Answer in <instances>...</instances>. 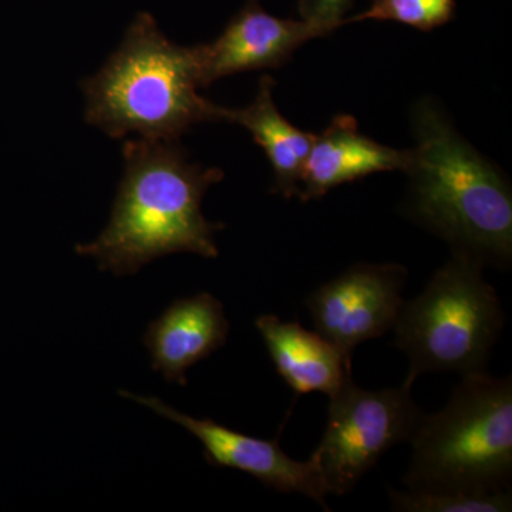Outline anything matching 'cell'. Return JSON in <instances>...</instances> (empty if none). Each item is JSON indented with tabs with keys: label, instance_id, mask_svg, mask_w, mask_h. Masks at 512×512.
I'll return each instance as SVG.
<instances>
[{
	"label": "cell",
	"instance_id": "obj_11",
	"mask_svg": "<svg viewBox=\"0 0 512 512\" xmlns=\"http://www.w3.org/2000/svg\"><path fill=\"white\" fill-rule=\"evenodd\" d=\"M412 150L383 146L360 133L352 116L339 114L315 136L303 167L302 201L318 200L332 188L383 171H409Z\"/></svg>",
	"mask_w": 512,
	"mask_h": 512
},
{
	"label": "cell",
	"instance_id": "obj_1",
	"mask_svg": "<svg viewBox=\"0 0 512 512\" xmlns=\"http://www.w3.org/2000/svg\"><path fill=\"white\" fill-rule=\"evenodd\" d=\"M123 157L109 224L94 241L77 245L76 254L117 276L178 252L217 258L215 234L225 225L208 221L201 205L224 171L191 163L178 141L126 140Z\"/></svg>",
	"mask_w": 512,
	"mask_h": 512
},
{
	"label": "cell",
	"instance_id": "obj_6",
	"mask_svg": "<svg viewBox=\"0 0 512 512\" xmlns=\"http://www.w3.org/2000/svg\"><path fill=\"white\" fill-rule=\"evenodd\" d=\"M413 380L397 389L365 390L349 377L329 397L328 423L312 454L328 495H345L387 450L412 440L423 419L412 397Z\"/></svg>",
	"mask_w": 512,
	"mask_h": 512
},
{
	"label": "cell",
	"instance_id": "obj_7",
	"mask_svg": "<svg viewBox=\"0 0 512 512\" xmlns=\"http://www.w3.org/2000/svg\"><path fill=\"white\" fill-rule=\"evenodd\" d=\"M406 274L402 265L360 264L319 286L306 299L318 333L350 360L357 346L394 328Z\"/></svg>",
	"mask_w": 512,
	"mask_h": 512
},
{
	"label": "cell",
	"instance_id": "obj_4",
	"mask_svg": "<svg viewBox=\"0 0 512 512\" xmlns=\"http://www.w3.org/2000/svg\"><path fill=\"white\" fill-rule=\"evenodd\" d=\"M407 490L487 494L510 490L512 382L485 370L463 375L440 412L412 437Z\"/></svg>",
	"mask_w": 512,
	"mask_h": 512
},
{
	"label": "cell",
	"instance_id": "obj_15",
	"mask_svg": "<svg viewBox=\"0 0 512 512\" xmlns=\"http://www.w3.org/2000/svg\"><path fill=\"white\" fill-rule=\"evenodd\" d=\"M456 0H372L370 8L343 20L348 23L363 20H393L410 28L430 32L454 18Z\"/></svg>",
	"mask_w": 512,
	"mask_h": 512
},
{
	"label": "cell",
	"instance_id": "obj_3",
	"mask_svg": "<svg viewBox=\"0 0 512 512\" xmlns=\"http://www.w3.org/2000/svg\"><path fill=\"white\" fill-rule=\"evenodd\" d=\"M410 212L454 247L483 262L510 261L512 195L503 173L451 126L429 99L413 110Z\"/></svg>",
	"mask_w": 512,
	"mask_h": 512
},
{
	"label": "cell",
	"instance_id": "obj_8",
	"mask_svg": "<svg viewBox=\"0 0 512 512\" xmlns=\"http://www.w3.org/2000/svg\"><path fill=\"white\" fill-rule=\"evenodd\" d=\"M120 396L143 404L164 419L180 424L204 446V457L214 467L234 468L261 481L279 493H298L329 510L325 484L313 457L293 460L279 446V440H262L228 429L211 419H194L178 412L158 397L137 396L120 390Z\"/></svg>",
	"mask_w": 512,
	"mask_h": 512
},
{
	"label": "cell",
	"instance_id": "obj_9",
	"mask_svg": "<svg viewBox=\"0 0 512 512\" xmlns=\"http://www.w3.org/2000/svg\"><path fill=\"white\" fill-rule=\"evenodd\" d=\"M332 32L308 20L275 18L259 0H247L214 42L195 46L202 89L232 74L278 69L303 43Z\"/></svg>",
	"mask_w": 512,
	"mask_h": 512
},
{
	"label": "cell",
	"instance_id": "obj_2",
	"mask_svg": "<svg viewBox=\"0 0 512 512\" xmlns=\"http://www.w3.org/2000/svg\"><path fill=\"white\" fill-rule=\"evenodd\" d=\"M82 87L84 120L116 140L178 141L195 124L222 121V106L200 94L197 47L175 45L150 13H138Z\"/></svg>",
	"mask_w": 512,
	"mask_h": 512
},
{
	"label": "cell",
	"instance_id": "obj_16",
	"mask_svg": "<svg viewBox=\"0 0 512 512\" xmlns=\"http://www.w3.org/2000/svg\"><path fill=\"white\" fill-rule=\"evenodd\" d=\"M352 6L353 0H299L298 10L303 20L335 30L343 26L345 15Z\"/></svg>",
	"mask_w": 512,
	"mask_h": 512
},
{
	"label": "cell",
	"instance_id": "obj_14",
	"mask_svg": "<svg viewBox=\"0 0 512 512\" xmlns=\"http://www.w3.org/2000/svg\"><path fill=\"white\" fill-rule=\"evenodd\" d=\"M394 511L403 512H505L512 510L511 490L498 493H420L390 490Z\"/></svg>",
	"mask_w": 512,
	"mask_h": 512
},
{
	"label": "cell",
	"instance_id": "obj_5",
	"mask_svg": "<svg viewBox=\"0 0 512 512\" xmlns=\"http://www.w3.org/2000/svg\"><path fill=\"white\" fill-rule=\"evenodd\" d=\"M484 262L454 251L413 301L404 302L394 323L396 346L410 360L407 379L421 373L481 372L487 365L504 313Z\"/></svg>",
	"mask_w": 512,
	"mask_h": 512
},
{
	"label": "cell",
	"instance_id": "obj_12",
	"mask_svg": "<svg viewBox=\"0 0 512 512\" xmlns=\"http://www.w3.org/2000/svg\"><path fill=\"white\" fill-rule=\"evenodd\" d=\"M255 326L276 372L293 392L330 397L349 379L350 360L320 333L275 315L259 316Z\"/></svg>",
	"mask_w": 512,
	"mask_h": 512
},
{
	"label": "cell",
	"instance_id": "obj_10",
	"mask_svg": "<svg viewBox=\"0 0 512 512\" xmlns=\"http://www.w3.org/2000/svg\"><path fill=\"white\" fill-rule=\"evenodd\" d=\"M224 306L211 293L178 299L144 333L151 367L170 383L187 384V370L227 343Z\"/></svg>",
	"mask_w": 512,
	"mask_h": 512
},
{
	"label": "cell",
	"instance_id": "obj_13",
	"mask_svg": "<svg viewBox=\"0 0 512 512\" xmlns=\"http://www.w3.org/2000/svg\"><path fill=\"white\" fill-rule=\"evenodd\" d=\"M274 86L271 76H262L254 101L244 109L222 107L221 117L247 128L272 165L274 192L292 198L301 191L303 167L316 134L299 130L279 113L272 97Z\"/></svg>",
	"mask_w": 512,
	"mask_h": 512
}]
</instances>
